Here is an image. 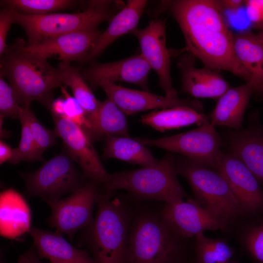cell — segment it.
Segmentation results:
<instances>
[{"label": "cell", "instance_id": "6da1fadb", "mask_svg": "<svg viewBox=\"0 0 263 263\" xmlns=\"http://www.w3.org/2000/svg\"><path fill=\"white\" fill-rule=\"evenodd\" d=\"M164 11L169 12L178 24L188 52L205 67L229 72L249 82L250 75L235 52L234 34L225 22L216 0H162L156 12Z\"/></svg>", "mask_w": 263, "mask_h": 263}, {"label": "cell", "instance_id": "7a4b0ae2", "mask_svg": "<svg viewBox=\"0 0 263 263\" xmlns=\"http://www.w3.org/2000/svg\"><path fill=\"white\" fill-rule=\"evenodd\" d=\"M1 56L0 75L9 80L20 105L30 106L36 101L49 110L55 89L63 86L57 68L21 50L16 44L7 46Z\"/></svg>", "mask_w": 263, "mask_h": 263}, {"label": "cell", "instance_id": "3957f363", "mask_svg": "<svg viewBox=\"0 0 263 263\" xmlns=\"http://www.w3.org/2000/svg\"><path fill=\"white\" fill-rule=\"evenodd\" d=\"M125 5L120 0H91L82 12L41 15H26L15 10V23L24 29L27 44L30 45L71 33L96 29L102 22L110 21Z\"/></svg>", "mask_w": 263, "mask_h": 263}, {"label": "cell", "instance_id": "277c9868", "mask_svg": "<svg viewBox=\"0 0 263 263\" xmlns=\"http://www.w3.org/2000/svg\"><path fill=\"white\" fill-rule=\"evenodd\" d=\"M111 192L100 191L95 217L88 227V242L96 263L125 262L131 218L123 203L113 198Z\"/></svg>", "mask_w": 263, "mask_h": 263}, {"label": "cell", "instance_id": "5b68a950", "mask_svg": "<svg viewBox=\"0 0 263 263\" xmlns=\"http://www.w3.org/2000/svg\"><path fill=\"white\" fill-rule=\"evenodd\" d=\"M175 157L169 151L153 165L110 174L108 182L103 187L111 191L125 190L140 200L167 204L184 200L187 195L177 177Z\"/></svg>", "mask_w": 263, "mask_h": 263}, {"label": "cell", "instance_id": "8992f818", "mask_svg": "<svg viewBox=\"0 0 263 263\" xmlns=\"http://www.w3.org/2000/svg\"><path fill=\"white\" fill-rule=\"evenodd\" d=\"M177 174L188 183L194 199L212 215L227 223L240 214L241 206L224 177L217 170L186 156H175Z\"/></svg>", "mask_w": 263, "mask_h": 263}, {"label": "cell", "instance_id": "52a82bcc", "mask_svg": "<svg viewBox=\"0 0 263 263\" xmlns=\"http://www.w3.org/2000/svg\"><path fill=\"white\" fill-rule=\"evenodd\" d=\"M180 239L160 215L141 214L131 225L125 263H173Z\"/></svg>", "mask_w": 263, "mask_h": 263}, {"label": "cell", "instance_id": "ba28073f", "mask_svg": "<svg viewBox=\"0 0 263 263\" xmlns=\"http://www.w3.org/2000/svg\"><path fill=\"white\" fill-rule=\"evenodd\" d=\"M64 148L38 169L21 172L29 196L41 197L47 203L71 193L86 181Z\"/></svg>", "mask_w": 263, "mask_h": 263}, {"label": "cell", "instance_id": "9c48e42d", "mask_svg": "<svg viewBox=\"0 0 263 263\" xmlns=\"http://www.w3.org/2000/svg\"><path fill=\"white\" fill-rule=\"evenodd\" d=\"M100 184L88 180L67 197L47 202L51 209L47 222L70 238L93 223V211L101 190Z\"/></svg>", "mask_w": 263, "mask_h": 263}, {"label": "cell", "instance_id": "30bf717a", "mask_svg": "<svg viewBox=\"0 0 263 263\" xmlns=\"http://www.w3.org/2000/svg\"><path fill=\"white\" fill-rule=\"evenodd\" d=\"M145 145L181 154L213 168L221 151L222 140L209 121L186 132L158 139L137 138Z\"/></svg>", "mask_w": 263, "mask_h": 263}, {"label": "cell", "instance_id": "8fae6325", "mask_svg": "<svg viewBox=\"0 0 263 263\" xmlns=\"http://www.w3.org/2000/svg\"><path fill=\"white\" fill-rule=\"evenodd\" d=\"M54 131L60 138L74 161L80 168L85 179L103 186L109 181L110 173L105 169L93 142L79 126L69 119L52 115Z\"/></svg>", "mask_w": 263, "mask_h": 263}, {"label": "cell", "instance_id": "7c38bea8", "mask_svg": "<svg viewBox=\"0 0 263 263\" xmlns=\"http://www.w3.org/2000/svg\"><path fill=\"white\" fill-rule=\"evenodd\" d=\"M212 169L225 179L244 215L250 217L263 213V188L236 156L222 151Z\"/></svg>", "mask_w": 263, "mask_h": 263}, {"label": "cell", "instance_id": "4fadbf2b", "mask_svg": "<svg viewBox=\"0 0 263 263\" xmlns=\"http://www.w3.org/2000/svg\"><path fill=\"white\" fill-rule=\"evenodd\" d=\"M160 216L181 238H191L206 230H225L228 224L208 212L194 198L165 203Z\"/></svg>", "mask_w": 263, "mask_h": 263}, {"label": "cell", "instance_id": "5bb4252c", "mask_svg": "<svg viewBox=\"0 0 263 263\" xmlns=\"http://www.w3.org/2000/svg\"><path fill=\"white\" fill-rule=\"evenodd\" d=\"M140 44L141 55L151 69L157 74L159 84L166 96L178 98L176 90L172 84L170 56L166 43V26L162 19L152 20L143 29L131 32Z\"/></svg>", "mask_w": 263, "mask_h": 263}, {"label": "cell", "instance_id": "9a60e30c", "mask_svg": "<svg viewBox=\"0 0 263 263\" xmlns=\"http://www.w3.org/2000/svg\"><path fill=\"white\" fill-rule=\"evenodd\" d=\"M97 28L71 33L50 38L40 42L17 45L22 51L46 59L56 58L61 62H84L88 53L102 34Z\"/></svg>", "mask_w": 263, "mask_h": 263}, {"label": "cell", "instance_id": "2e32d148", "mask_svg": "<svg viewBox=\"0 0 263 263\" xmlns=\"http://www.w3.org/2000/svg\"><path fill=\"white\" fill-rule=\"evenodd\" d=\"M99 87L103 90L108 98L127 115L150 110L179 106L190 107L201 113L203 111L201 102L189 98H171L148 91L131 89L107 81L100 83Z\"/></svg>", "mask_w": 263, "mask_h": 263}, {"label": "cell", "instance_id": "e0dca14e", "mask_svg": "<svg viewBox=\"0 0 263 263\" xmlns=\"http://www.w3.org/2000/svg\"><path fill=\"white\" fill-rule=\"evenodd\" d=\"M151 68L141 54L108 63L92 62L81 72L91 88L95 90L100 83L126 82L148 91V79Z\"/></svg>", "mask_w": 263, "mask_h": 263}, {"label": "cell", "instance_id": "ac0fdd59", "mask_svg": "<svg viewBox=\"0 0 263 263\" xmlns=\"http://www.w3.org/2000/svg\"><path fill=\"white\" fill-rule=\"evenodd\" d=\"M259 114L253 113L248 126L229 133L230 152L247 167L263 188V126Z\"/></svg>", "mask_w": 263, "mask_h": 263}, {"label": "cell", "instance_id": "d6986e66", "mask_svg": "<svg viewBox=\"0 0 263 263\" xmlns=\"http://www.w3.org/2000/svg\"><path fill=\"white\" fill-rule=\"evenodd\" d=\"M195 58L188 52L178 59L177 65L181 75L182 91L196 98H219L231 87L213 70L195 67Z\"/></svg>", "mask_w": 263, "mask_h": 263}, {"label": "cell", "instance_id": "ffe728a7", "mask_svg": "<svg viewBox=\"0 0 263 263\" xmlns=\"http://www.w3.org/2000/svg\"><path fill=\"white\" fill-rule=\"evenodd\" d=\"M28 233L40 258L52 263H96L85 250L72 245L60 233L31 227Z\"/></svg>", "mask_w": 263, "mask_h": 263}, {"label": "cell", "instance_id": "44dd1931", "mask_svg": "<svg viewBox=\"0 0 263 263\" xmlns=\"http://www.w3.org/2000/svg\"><path fill=\"white\" fill-rule=\"evenodd\" d=\"M254 91L249 82L230 87L218 99L208 116L214 126H225L235 131L242 129L244 113Z\"/></svg>", "mask_w": 263, "mask_h": 263}, {"label": "cell", "instance_id": "7402d4cb", "mask_svg": "<svg viewBox=\"0 0 263 263\" xmlns=\"http://www.w3.org/2000/svg\"><path fill=\"white\" fill-rule=\"evenodd\" d=\"M148 1L129 0L124 7L110 21L84 62L92 61L100 55L113 42L136 29Z\"/></svg>", "mask_w": 263, "mask_h": 263}, {"label": "cell", "instance_id": "603a6c76", "mask_svg": "<svg viewBox=\"0 0 263 263\" xmlns=\"http://www.w3.org/2000/svg\"><path fill=\"white\" fill-rule=\"evenodd\" d=\"M236 55L250 76L255 94L263 98V44L257 34L244 31L233 34Z\"/></svg>", "mask_w": 263, "mask_h": 263}, {"label": "cell", "instance_id": "cb8c5ba5", "mask_svg": "<svg viewBox=\"0 0 263 263\" xmlns=\"http://www.w3.org/2000/svg\"><path fill=\"white\" fill-rule=\"evenodd\" d=\"M0 233L14 239L31 229V212L24 198L17 190L9 188L0 193Z\"/></svg>", "mask_w": 263, "mask_h": 263}, {"label": "cell", "instance_id": "d4e9b609", "mask_svg": "<svg viewBox=\"0 0 263 263\" xmlns=\"http://www.w3.org/2000/svg\"><path fill=\"white\" fill-rule=\"evenodd\" d=\"M86 119L83 130L93 143L109 136L130 137L125 114L108 98Z\"/></svg>", "mask_w": 263, "mask_h": 263}, {"label": "cell", "instance_id": "484cf974", "mask_svg": "<svg viewBox=\"0 0 263 263\" xmlns=\"http://www.w3.org/2000/svg\"><path fill=\"white\" fill-rule=\"evenodd\" d=\"M143 124L161 132L209 121L208 116L188 106H179L149 113L141 116Z\"/></svg>", "mask_w": 263, "mask_h": 263}, {"label": "cell", "instance_id": "4316f807", "mask_svg": "<svg viewBox=\"0 0 263 263\" xmlns=\"http://www.w3.org/2000/svg\"><path fill=\"white\" fill-rule=\"evenodd\" d=\"M103 158H114L142 167L153 165L156 159L147 146L130 137L107 136L103 139Z\"/></svg>", "mask_w": 263, "mask_h": 263}, {"label": "cell", "instance_id": "83f0119b", "mask_svg": "<svg viewBox=\"0 0 263 263\" xmlns=\"http://www.w3.org/2000/svg\"><path fill=\"white\" fill-rule=\"evenodd\" d=\"M57 68L62 84L71 89L73 96L84 110L86 118L92 115L101 101L95 96L79 69L63 62H60Z\"/></svg>", "mask_w": 263, "mask_h": 263}, {"label": "cell", "instance_id": "f1b7e54d", "mask_svg": "<svg viewBox=\"0 0 263 263\" xmlns=\"http://www.w3.org/2000/svg\"><path fill=\"white\" fill-rule=\"evenodd\" d=\"M197 263H228L234 249L222 239L210 238L204 233L195 236Z\"/></svg>", "mask_w": 263, "mask_h": 263}, {"label": "cell", "instance_id": "f546056e", "mask_svg": "<svg viewBox=\"0 0 263 263\" xmlns=\"http://www.w3.org/2000/svg\"><path fill=\"white\" fill-rule=\"evenodd\" d=\"M2 2L18 12L29 15L53 13L72 8L77 4L76 1L72 0H7Z\"/></svg>", "mask_w": 263, "mask_h": 263}, {"label": "cell", "instance_id": "4dcf8cb0", "mask_svg": "<svg viewBox=\"0 0 263 263\" xmlns=\"http://www.w3.org/2000/svg\"><path fill=\"white\" fill-rule=\"evenodd\" d=\"M242 232V242L258 263H263V213L250 217Z\"/></svg>", "mask_w": 263, "mask_h": 263}, {"label": "cell", "instance_id": "1f68e13d", "mask_svg": "<svg viewBox=\"0 0 263 263\" xmlns=\"http://www.w3.org/2000/svg\"><path fill=\"white\" fill-rule=\"evenodd\" d=\"M23 118L28 124L36 144L42 154L56 143L57 138L54 131L45 127L38 119L30 106H21L18 119Z\"/></svg>", "mask_w": 263, "mask_h": 263}, {"label": "cell", "instance_id": "d6a6232c", "mask_svg": "<svg viewBox=\"0 0 263 263\" xmlns=\"http://www.w3.org/2000/svg\"><path fill=\"white\" fill-rule=\"evenodd\" d=\"M18 119L21 126L20 139L18 146L13 149V155L9 163L17 164L24 161H43V154L40 152L26 121L21 117Z\"/></svg>", "mask_w": 263, "mask_h": 263}, {"label": "cell", "instance_id": "836d02e7", "mask_svg": "<svg viewBox=\"0 0 263 263\" xmlns=\"http://www.w3.org/2000/svg\"><path fill=\"white\" fill-rule=\"evenodd\" d=\"M21 106L12 86L8 84L4 77L0 76V120L5 117L18 119Z\"/></svg>", "mask_w": 263, "mask_h": 263}, {"label": "cell", "instance_id": "e575fe53", "mask_svg": "<svg viewBox=\"0 0 263 263\" xmlns=\"http://www.w3.org/2000/svg\"><path fill=\"white\" fill-rule=\"evenodd\" d=\"M60 89L65 99L64 115L62 118L71 120L84 129L87 124L84 110L75 97L68 92L66 86H62Z\"/></svg>", "mask_w": 263, "mask_h": 263}, {"label": "cell", "instance_id": "d590c367", "mask_svg": "<svg viewBox=\"0 0 263 263\" xmlns=\"http://www.w3.org/2000/svg\"><path fill=\"white\" fill-rule=\"evenodd\" d=\"M15 10L10 6H5L0 12V55L1 56L7 45L6 39L10 28L15 23Z\"/></svg>", "mask_w": 263, "mask_h": 263}, {"label": "cell", "instance_id": "8d00e7d4", "mask_svg": "<svg viewBox=\"0 0 263 263\" xmlns=\"http://www.w3.org/2000/svg\"><path fill=\"white\" fill-rule=\"evenodd\" d=\"M247 16L257 28L263 24V0H244Z\"/></svg>", "mask_w": 263, "mask_h": 263}, {"label": "cell", "instance_id": "74e56055", "mask_svg": "<svg viewBox=\"0 0 263 263\" xmlns=\"http://www.w3.org/2000/svg\"><path fill=\"white\" fill-rule=\"evenodd\" d=\"M64 105L65 99L63 95L54 99L49 110L52 116L62 118L64 115Z\"/></svg>", "mask_w": 263, "mask_h": 263}, {"label": "cell", "instance_id": "f35d334b", "mask_svg": "<svg viewBox=\"0 0 263 263\" xmlns=\"http://www.w3.org/2000/svg\"><path fill=\"white\" fill-rule=\"evenodd\" d=\"M221 11L227 10L231 11H237L244 5V0H216Z\"/></svg>", "mask_w": 263, "mask_h": 263}, {"label": "cell", "instance_id": "ab89813d", "mask_svg": "<svg viewBox=\"0 0 263 263\" xmlns=\"http://www.w3.org/2000/svg\"><path fill=\"white\" fill-rule=\"evenodd\" d=\"M39 258L34 245L19 258L17 263H41Z\"/></svg>", "mask_w": 263, "mask_h": 263}, {"label": "cell", "instance_id": "60d3db41", "mask_svg": "<svg viewBox=\"0 0 263 263\" xmlns=\"http://www.w3.org/2000/svg\"><path fill=\"white\" fill-rule=\"evenodd\" d=\"M13 155V149L4 142L2 139L0 140V164L2 165L6 162H9Z\"/></svg>", "mask_w": 263, "mask_h": 263}, {"label": "cell", "instance_id": "b9f144b4", "mask_svg": "<svg viewBox=\"0 0 263 263\" xmlns=\"http://www.w3.org/2000/svg\"><path fill=\"white\" fill-rule=\"evenodd\" d=\"M257 28L260 30V32L257 34L263 44V24Z\"/></svg>", "mask_w": 263, "mask_h": 263}, {"label": "cell", "instance_id": "7bdbcfd3", "mask_svg": "<svg viewBox=\"0 0 263 263\" xmlns=\"http://www.w3.org/2000/svg\"><path fill=\"white\" fill-rule=\"evenodd\" d=\"M228 263H236V262H233L231 261V262H230Z\"/></svg>", "mask_w": 263, "mask_h": 263}, {"label": "cell", "instance_id": "ee69618b", "mask_svg": "<svg viewBox=\"0 0 263 263\" xmlns=\"http://www.w3.org/2000/svg\"></svg>", "mask_w": 263, "mask_h": 263}]
</instances>
